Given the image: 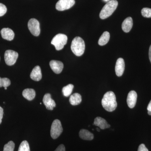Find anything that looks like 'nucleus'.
I'll list each match as a JSON object with an SVG mask.
<instances>
[{"label": "nucleus", "mask_w": 151, "mask_h": 151, "mask_svg": "<svg viewBox=\"0 0 151 151\" xmlns=\"http://www.w3.org/2000/svg\"><path fill=\"white\" fill-rule=\"evenodd\" d=\"M65 147L63 145H60L55 151H65Z\"/></svg>", "instance_id": "obj_28"}, {"label": "nucleus", "mask_w": 151, "mask_h": 151, "mask_svg": "<svg viewBox=\"0 0 151 151\" xmlns=\"http://www.w3.org/2000/svg\"><path fill=\"white\" fill-rule=\"evenodd\" d=\"M6 7L4 5L0 3V17L3 16L6 13Z\"/></svg>", "instance_id": "obj_26"}, {"label": "nucleus", "mask_w": 151, "mask_h": 151, "mask_svg": "<svg viewBox=\"0 0 151 151\" xmlns=\"http://www.w3.org/2000/svg\"><path fill=\"white\" fill-rule=\"evenodd\" d=\"M125 70V62L124 59L119 58L117 60L115 67V71L118 76H122Z\"/></svg>", "instance_id": "obj_12"}, {"label": "nucleus", "mask_w": 151, "mask_h": 151, "mask_svg": "<svg viewBox=\"0 0 151 151\" xmlns=\"http://www.w3.org/2000/svg\"><path fill=\"white\" fill-rule=\"evenodd\" d=\"M10 84L11 81L8 78L0 77V87H7L9 86Z\"/></svg>", "instance_id": "obj_23"}, {"label": "nucleus", "mask_w": 151, "mask_h": 151, "mask_svg": "<svg viewBox=\"0 0 151 151\" xmlns=\"http://www.w3.org/2000/svg\"><path fill=\"white\" fill-rule=\"evenodd\" d=\"M4 89H7V87H4Z\"/></svg>", "instance_id": "obj_35"}, {"label": "nucleus", "mask_w": 151, "mask_h": 151, "mask_svg": "<svg viewBox=\"0 0 151 151\" xmlns=\"http://www.w3.org/2000/svg\"><path fill=\"white\" fill-rule=\"evenodd\" d=\"M30 77L32 80L35 81H39L42 78V74L41 70L40 67L38 65L36 66L33 69L30 75Z\"/></svg>", "instance_id": "obj_14"}, {"label": "nucleus", "mask_w": 151, "mask_h": 151, "mask_svg": "<svg viewBox=\"0 0 151 151\" xmlns=\"http://www.w3.org/2000/svg\"><path fill=\"white\" fill-rule=\"evenodd\" d=\"M1 33L3 38L7 40H13L14 37L13 31L9 28L2 29L1 30Z\"/></svg>", "instance_id": "obj_13"}, {"label": "nucleus", "mask_w": 151, "mask_h": 151, "mask_svg": "<svg viewBox=\"0 0 151 151\" xmlns=\"http://www.w3.org/2000/svg\"><path fill=\"white\" fill-rule=\"evenodd\" d=\"M105 1L107 2L108 1H109V0H104Z\"/></svg>", "instance_id": "obj_34"}, {"label": "nucleus", "mask_w": 151, "mask_h": 151, "mask_svg": "<svg viewBox=\"0 0 151 151\" xmlns=\"http://www.w3.org/2000/svg\"><path fill=\"white\" fill-rule=\"evenodd\" d=\"M102 105L103 108L108 112H113L116 110L117 103L114 92L109 91L104 94L102 100Z\"/></svg>", "instance_id": "obj_1"}, {"label": "nucleus", "mask_w": 151, "mask_h": 151, "mask_svg": "<svg viewBox=\"0 0 151 151\" xmlns=\"http://www.w3.org/2000/svg\"><path fill=\"white\" fill-rule=\"evenodd\" d=\"M138 151H149L144 144H141L138 148Z\"/></svg>", "instance_id": "obj_27"}, {"label": "nucleus", "mask_w": 151, "mask_h": 151, "mask_svg": "<svg viewBox=\"0 0 151 151\" xmlns=\"http://www.w3.org/2000/svg\"><path fill=\"white\" fill-rule=\"evenodd\" d=\"M79 137L81 139L85 140H92L94 139V135L92 133L89 132L88 130L81 129L79 133Z\"/></svg>", "instance_id": "obj_17"}, {"label": "nucleus", "mask_w": 151, "mask_h": 151, "mask_svg": "<svg viewBox=\"0 0 151 151\" xmlns=\"http://www.w3.org/2000/svg\"><path fill=\"white\" fill-rule=\"evenodd\" d=\"M141 13L144 17L151 18V9L144 8L142 10Z\"/></svg>", "instance_id": "obj_25"}, {"label": "nucleus", "mask_w": 151, "mask_h": 151, "mask_svg": "<svg viewBox=\"0 0 151 151\" xmlns=\"http://www.w3.org/2000/svg\"><path fill=\"white\" fill-rule=\"evenodd\" d=\"M148 113L149 115H150V116H151V111H148Z\"/></svg>", "instance_id": "obj_32"}, {"label": "nucleus", "mask_w": 151, "mask_h": 151, "mask_svg": "<svg viewBox=\"0 0 151 151\" xmlns=\"http://www.w3.org/2000/svg\"><path fill=\"white\" fill-rule=\"evenodd\" d=\"M43 102L46 109L48 110L52 111L56 106V103L54 100L52 99L51 94L49 93L45 94L43 98Z\"/></svg>", "instance_id": "obj_9"}, {"label": "nucleus", "mask_w": 151, "mask_h": 151, "mask_svg": "<svg viewBox=\"0 0 151 151\" xmlns=\"http://www.w3.org/2000/svg\"><path fill=\"white\" fill-rule=\"evenodd\" d=\"M22 95L27 100L29 101H31L35 97V91L34 89H25L23 91Z\"/></svg>", "instance_id": "obj_18"}, {"label": "nucleus", "mask_w": 151, "mask_h": 151, "mask_svg": "<svg viewBox=\"0 0 151 151\" xmlns=\"http://www.w3.org/2000/svg\"><path fill=\"white\" fill-rule=\"evenodd\" d=\"M110 35L108 32H105L103 33V35L101 36L99 41L98 44L100 46H103L106 44L108 43L109 40H110Z\"/></svg>", "instance_id": "obj_20"}, {"label": "nucleus", "mask_w": 151, "mask_h": 151, "mask_svg": "<svg viewBox=\"0 0 151 151\" xmlns=\"http://www.w3.org/2000/svg\"><path fill=\"white\" fill-rule=\"evenodd\" d=\"M137 94L134 91H131L129 92L127 96V103L130 108H133L137 103Z\"/></svg>", "instance_id": "obj_11"}, {"label": "nucleus", "mask_w": 151, "mask_h": 151, "mask_svg": "<svg viewBox=\"0 0 151 151\" xmlns=\"http://www.w3.org/2000/svg\"><path fill=\"white\" fill-rule=\"evenodd\" d=\"M14 143L12 141H10L5 145L3 151H14Z\"/></svg>", "instance_id": "obj_24"}, {"label": "nucleus", "mask_w": 151, "mask_h": 151, "mask_svg": "<svg viewBox=\"0 0 151 151\" xmlns=\"http://www.w3.org/2000/svg\"><path fill=\"white\" fill-rule=\"evenodd\" d=\"M63 131L61 122L58 119L55 120L52 124L50 135L52 139H55L60 136Z\"/></svg>", "instance_id": "obj_5"}, {"label": "nucleus", "mask_w": 151, "mask_h": 151, "mask_svg": "<svg viewBox=\"0 0 151 151\" xmlns=\"http://www.w3.org/2000/svg\"><path fill=\"white\" fill-rule=\"evenodd\" d=\"M149 58H150V61L151 63V45L150 46V49H149Z\"/></svg>", "instance_id": "obj_30"}, {"label": "nucleus", "mask_w": 151, "mask_h": 151, "mask_svg": "<svg viewBox=\"0 0 151 151\" xmlns=\"http://www.w3.org/2000/svg\"><path fill=\"white\" fill-rule=\"evenodd\" d=\"M67 40V36L63 34H58L53 38L51 43L55 47L57 50H60L66 44Z\"/></svg>", "instance_id": "obj_4"}, {"label": "nucleus", "mask_w": 151, "mask_h": 151, "mask_svg": "<svg viewBox=\"0 0 151 151\" xmlns=\"http://www.w3.org/2000/svg\"><path fill=\"white\" fill-rule=\"evenodd\" d=\"M50 65L52 71L56 74L61 73L64 66L62 62L56 60H51L50 62Z\"/></svg>", "instance_id": "obj_10"}, {"label": "nucleus", "mask_w": 151, "mask_h": 151, "mask_svg": "<svg viewBox=\"0 0 151 151\" xmlns=\"http://www.w3.org/2000/svg\"><path fill=\"white\" fill-rule=\"evenodd\" d=\"M85 45L84 40L79 37H76L72 40L71 49L76 56H81L84 52Z\"/></svg>", "instance_id": "obj_3"}, {"label": "nucleus", "mask_w": 151, "mask_h": 151, "mask_svg": "<svg viewBox=\"0 0 151 151\" xmlns=\"http://www.w3.org/2000/svg\"><path fill=\"white\" fill-rule=\"evenodd\" d=\"M75 3L74 0H59L56 3L55 8L57 10L63 11L72 7Z\"/></svg>", "instance_id": "obj_8"}, {"label": "nucleus", "mask_w": 151, "mask_h": 151, "mask_svg": "<svg viewBox=\"0 0 151 151\" xmlns=\"http://www.w3.org/2000/svg\"><path fill=\"white\" fill-rule=\"evenodd\" d=\"M3 114H4V110L0 106V124L2 122V119H3Z\"/></svg>", "instance_id": "obj_29"}, {"label": "nucleus", "mask_w": 151, "mask_h": 151, "mask_svg": "<svg viewBox=\"0 0 151 151\" xmlns=\"http://www.w3.org/2000/svg\"><path fill=\"white\" fill-rule=\"evenodd\" d=\"M18 151H30L29 143L27 141H24L20 145Z\"/></svg>", "instance_id": "obj_22"}, {"label": "nucleus", "mask_w": 151, "mask_h": 151, "mask_svg": "<svg viewBox=\"0 0 151 151\" xmlns=\"http://www.w3.org/2000/svg\"><path fill=\"white\" fill-rule=\"evenodd\" d=\"M74 86L72 84H69L64 86L62 89L63 95L65 97H69L72 93Z\"/></svg>", "instance_id": "obj_21"}, {"label": "nucleus", "mask_w": 151, "mask_h": 151, "mask_svg": "<svg viewBox=\"0 0 151 151\" xmlns=\"http://www.w3.org/2000/svg\"><path fill=\"white\" fill-rule=\"evenodd\" d=\"M28 27L31 33L35 36H38L40 32V23L35 19H31L28 23Z\"/></svg>", "instance_id": "obj_7"}, {"label": "nucleus", "mask_w": 151, "mask_h": 151, "mask_svg": "<svg viewBox=\"0 0 151 151\" xmlns=\"http://www.w3.org/2000/svg\"><path fill=\"white\" fill-rule=\"evenodd\" d=\"M118 6V2L116 0H111L108 1L103 7L100 12V17L104 19L111 16L116 10Z\"/></svg>", "instance_id": "obj_2"}, {"label": "nucleus", "mask_w": 151, "mask_h": 151, "mask_svg": "<svg viewBox=\"0 0 151 151\" xmlns=\"http://www.w3.org/2000/svg\"><path fill=\"white\" fill-rule=\"evenodd\" d=\"M148 111H151V100L150 103H149L148 105L147 108Z\"/></svg>", "instance_id": "obj_31"}, {"label": "nucleus", "mask_w": 151, "mask_h": 151, "mask_svg": "<svg viewBox=\"0 0 151 151\" xmlns=\"http://www.w3.org/2000/svg\"><path fill=\"white\" fill-rule=\"evenodd\" d=\"M93 125L99 127L101 129H105L110 128L111 127L105 119L100 117H97L95 118Z\"/></svg>", "instance_id": "obj_15"}, {"label": "nucleus", "mask_w": 151, "mask_h": 151, "mask_svg": "<svg viewBox=\"0 0 151 151\" xmlns=\"http://www.w3.org/2000/svg\"><path fill=\"white\" fill-rule=\"evenodd\" d=\"M97 129V131H98V132H100V129H99V128H97V129Z\"/></svg>", "instance_id": "obj_33"}, {"label": "nucleus", "mask_w": 151, "mask_h": 151, "mask_svg": "<svg viewBox=\"0 0 151 151\" xmlns=\"http://www.w3.org/2000/svg\"><path fill=\"white\" fill-rule=\"evenodd\" d=\"M18 53L14 50H7L5 52L4 59L6 63L8 65H12L16 62L18 57Z\"/></svg>", "instance_id": "obj_6"}, {"label": "nucleus", "mask_w": 151, "mask_h": 151, "mask_svg": "<svg viewBox=\"0 0 151 151\" xmlns=\"http://www.w3.org/2000/svg\"><path fill=\"white\" fill-rule=\"evenodd\" d=\"M81 96L78 93H74L70 95L69 98V102L70 104L72 105H79L81 102Z\"/></svg>", "instance_id": "obj_19"}, {"label": "nucleus", "mask_w": 151, "mask_h": 151, "mask_svg": "<svg viewBox=\"0 0 151 151\" xmlns=\"http://www.w3.org/2000/svg\"><path fill=\"white\" fill-rule=\"evenodd\" d=\"M133 19L131 17H129L125 19L122 23V29L124 32H129L133 27Z\"/></svg>", "instance_id": "obj_16"}]
</instances>
